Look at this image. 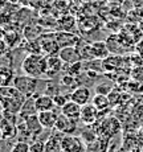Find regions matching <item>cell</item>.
I'll use <instances>...</instances> for the list:
<instances>
[{
    "instance_id": "cell-6",
    "label": "cell",
    "mask_w": 143,
    "mask_h": 152,
    "mask_svg": "<svg viewBox=\"0 0 143 152\" xmlns=\"http://www.w3.org/2000/svg\"><path fill=\"white\" fill-rule=\"evenodd\" d=\"M54 33H56V40L58 42L60 49L68 48V46H77L81 42L80 37L69 31H60V32H54Z\"/></svg>"
},
{
    "instance_id": "cell-28",
    "label": "cell",
    "mask_w": 143,
    "mask_h": 152,
    "mask_svg": "<svg viewBox=\"0 0 143 152\" xmlns=\"http://www.w3.org/2000/svg\"><path fill=\"white\" fill-rule=\"evenodd\" d=\"M31 152H45V143L34 142L31 145Z\"/></svg>"
},
{
    "instance_id": "cell-23",
    "label": "cell",
    "mask_w": 143,
    "mask_h": 152,
    "mask_svg": "<svg viewBox=\"0 0 143 152\" xmlns=\"http://www.w3.org/2000/svg\"><path fill=\"white\" fill-rule=\"evenodd\" d=\"M0 95L1 97H21V95H24L20 90H17L16 87L13 86H1V89H0Z\"/></svg>"
},
{
    "instance_id": "cell-27",
    "label": "cell",
    "mask_w": 143,
    "mask_h": 152,
    "mask_svg": "<svg viewBox=\"0 0 143 152\" xmlns=\"http://www.w3.org/2000/svg\"><path fill=\"white\" fill-rule=\"evenodd\" d=\"M53 99H54V103H56V106L57 107H64L66 103H68L69 101H70V97H65L64 94H56V95H53Z\"/></svg>"
},
{
    "instance_id": "cell-1",
    "label": "cell",
    "mask_w": 143,
    "mask_h": 152,
    "mask_svg": "<svg viewBox=\"0 0 143 152\" xmlns=\"http://www.w3.org/2000/svg\"><path fill=\"white\" fill-rule=\"evenodd\" d=\"M21 70L24 74L34 78H41L46 75V56L29 53L21 62Z\"/></svg>"
},
{
    "instance_id": "cell-24",
    "label": "cell",
    "mask_w": 143,
    "mask_h": 152,
    "mask_svg": "<svg viewBox=\"0 0 143 152\" xmlns=\"http://www.w3.org/2000/svg\"><path fill=\"white\" fill-rule=\"evenodd\" d=\"M1 86H10V82H13V73L11 68L3 66L1 68Z\"/></svg>"
},
{
    "instance_id": "cell-19",
    "label": "cell",
    "mask_w": 143,
    "mask_h": 152,
    "mask_svg": "<svg viewBox=\"0 0 143 152\" xmlns=\"http://www.w3.org/2000/svg\"><path fill=\"white\" fill-rule=\"evenodd\" d=\"M24 126H25V128H27L28 132L31 134V136L40 135V134L43 132V130H44V127L41 126V123H40L39 116L37 115H33V116H31V118L25 119Z\"/></svg>"
},
{
    "instance_id": "cell-21",
    "label": "cell",
    "mask_w": 143,
    "mask_h": 152,
    "mask_svg": "<svg viewBox=\"0 0 143 152\" xmlns=\"http://www.w3.org/2000/svg\"><path fill=\"white\" fill-rule=\"evenodd\" d=\"M92 103L94 104L95 107H97L100 111H105L107 109V107L110 106V101H109V97L107 95H105V94H95L94 97L92 98Z\"/></svg>"
},
{
    "instance_id": "cell-18",
    "label": "cell",
    "mask_w": 143,
    "mask_h": 152,
    "mask_svg": "<svg viewBox=\"0 0 143 152\" xmlns=\"http://www.w3.org/2000/svg\"><path fill=\"white\" fill-rule=\"evenodd\" d=\"M36 107L37 111H49V110H54L56 103H54L53 97H51L49 94H41L36 97Z\"/></svg>"
},
{
    "instance_id": "cell-4",
    "label": "cell",
    "mask_w": 143,
    "mask_h": 152,
    "mask_svg": "<svg viewBox=\"0 0 143 152\" xmlns=\"http://www.w3.org/2000/svg\"><path fill=\"white\" fill-rule=\"evenodd\" d=\"M62 152H87L82 138L74 135H64L61 140Z\"/></svg>"
},
{
    "instance_id": "cell-13",
    "label": "cell",
    "mask_w": 143,
    "mask_h": 152,
    "mask_svg": "<svg viewBox=\"0 0 143 152\" xmlns=\"http://www.w3.org/2000/svg\"><path fill=\"white\" fill-rule=\"evenodd\" d=\"M119 127H121L119 122L115 118L105 119L102 122V124L98 127V134H100L102 138H111L117 131L119 130Z\"/></svg>"
},
{
    "instance_id": "cell-10",
    "label": "cell",
    "mask_w": 143,
    "mask_h": 152,
    "mask_svg": "<svg viewBox=\"0 0 143 152\" xmlns=\"http://www.w3.org/2000/svg\"><path fill=\"white\" fill-rule=\"evenodd\" d=\"M69 97H70V101L78 103L80 106H85L92 99V90L85 86H78L77 89H74L70 93Z\"/></svg>"
},
{
    "instance_id": "cell-14",
    "label": "cell",
    "mask_w": 143,
    "mask_h": 152,
    "mask_svg": "<svg viewBox=\"0 0 143 152\" xmlns=\"http://www.w3.org/2000/svg\"><path fill=\"white\" fill-rule=\"evenodd\" d=\"M90 58L92 60H105V58L109 57V48H107V44L103 41H95L90 44Z\"/></svg>"
},
{
    "instance_id": "cell-2",
    "label": "cell",
    "mask_w": 143,
    "mask_h": 152,
    "mask_svg": "<svg viewBox=\"0 0 143 152\" xmlns=\"http://www.w3.org/2000/svg\"><path fill=\"white\" fill-rule=\"evenodd\" d=\"M39 82L40 78H34L31 77V75L23 74V75H15L12 83L17 90H20L28 98V97H33V94L37 90V86H39Z\"/></svg>"
},
{
    "instance_id": "cell-9",
    "label": "cell",
    "mask_w": 143,
    "mask_h": 152,
    "mask_svg": "<svg viewBox=\"0 0 143 152\" xmlns=\"http://www.w3.org/2000/svg\"><path fill=\"white\" fill-rule=\"evenodd\" d=\"M100 110L94 106L93 103H87L85 106H82L81 109V118L80 121L86 126H92L98 121V116H100Z\"/></svg>"
},
{
    "instance_id": "cell-5",
    "label": "cell",
    "mask_w": 143,
    "mask_h": 152,
    "mask_svg": "<svg viewBox=\"0 0 143 152\" xmlns=\"http://www.w3.org/2000/svg\"><path fill=\"white\" fill-rule=\"evenodd\" d=\"M25 99H27L25 95H21V97H1L3 111H4V113H12V114H17V115H19Z\"/></svg>"
},
{
    "instance_id": "cell-3",
    "label": "cell",
    "mask_w": 143,
    "mask_h": 152,
    "mask_svg": "<svg viewBox=\"0 0 143 152\" xmlns=\"http://www.w3.org/2000/svg\"><path fill=\"white\" fill-rule=\"evenodd\" d=\"M40 45H41V50L43 54L45 56H54L58 54L60 52V46L56 40V33L54 32H48V33H44L39 37Z\"/></svg>"
},
{
    "instance_id": "cell-15",
    "label": "cell",
    "mask_w": 143,
    "mask_h": 152,
    "mask_svg": "<svg viewBox=\"0 0 143 152\" xmlns=\"http://www.w3.org/2000/svg\"><path fill=\"white\" fill-rule=\"evenodd\" d=\"M58 115H60V114H57L56 110L41 111V113L37 114L40 123H41V126H43L44 128H46V130H51V128H54V127H56Z\"/></svg>"
},
{
    "instance_id": "cell-11",
    "label": "cell",
    "mask_w": 143,
    "mask_h": 152,
    "mask_svg": "<svg viewBox=\"0 0 143 152\" xmlns=\"http://www.w3.org/2000/svg\"><path fill=\"white\" fill-rule=\"evenodd\" d=\"M0 132H1L3 140H11L19 134V128H17L15 122L10 121L5 116H3L1 122H0Z\"/></svg>"
},
{
    "instance_id": "cell-22",
    "label": "cell",
    "mask_w": 143,
    "mask_h": 152,
    "mask_svg": "<svg viewBox=\"0 0 143 152\" xmlns=\"http://www.w3.org/2000/svg\"><path fill=\"white\" fill-rule=\"evenodd\" d=\"M107 138H100L95 139L87 148V152H106L107 151Z\"/></svg>"
},
{
    "instance_id": "cell-7",
    "label": "cell",
    "mask_w": 143,
    "mask_h": 152,
    "mask_svg": "<svg viewBox=\"0 0 143 152\" xmlns=\"http://www.w3.org/2000/svg\"><path fill=\"white\" fill-rule=\"evenodd\" d=\"M64 66H65V62L61 60L58 54L46 56V77L52 78L57 75L58 73L64 70Z\"/></svg>"
},
{
    "instance_id": "cell-8",
    "label": "cell",
    "mask_w": 143,
    "mask_h": 152,
    "mask_svg": "<svg viewBox=\"0 0 143 152\" xmlns=\"http://www.w3.org/2000/svg\"><path fill=\"white\" fill-rule=\"evenodd\" d=\"M76 123H77L76 121L68 118V116L64 115V114H60L54 128H56V131H58L60 134H64V135H73L76 128H77Z\"/></svg>"
},
{
    "instance_id": "cell-12",
    "label": "cell",
    "mask_w": 143,
    "mask_h": 152,
    "mask_svg": "<svg viewBox=\"0 0 143 152\" xmlns=\"http://www.w3.org/2000/svg\"><path fill=\"white\" fill-rule=\"evenodd\" d=\"M58 56H60L61 60L65 64H68V65L76 64V62H78V61H82V57H81V53L77 46H68V48L60 49Z\"/></svg>"
},
{
    "instance_id": "cell-20",
    "label": "cell",
    "mask_w": 143,
    "mask_h": 152,
    "mask_svg": "<svg viewBox=\"0 0 143 152\" xmlns=\"http://www.w3.org/2000/svg\"><path fill=\"white\" fill-rule=\"evenodd\" d=\"M62 136H60V135L51 136L48 139V142L45 143V152H62V147H61Z\"/></svg>"
},
{
    "instance_id": "cell-17",
    "label": "cell",
    "mask_w": 143,
    "mask_h": 152,
    "mask_svg": "<svg viewBox=\"0 0 143 152\" xmlns=\"http://www.w3.org/2000/svg\"><path fill=\"white\" fill-rule=\"evenodd\" d=\"M81 109H82V106H80L78 103H76V102H73V101H69L65 106L61 107V114H64V115H66L68 118L77 122V121H80V118H81Z\"/></svg>"
},
{
    "instance_id": "cell-16",
    "label": "cell",
    "mask_w": 143,
    "mask_h": 152,
    "mask_svg": "<svg viewBox=\"0 0 143 152\" xmlns=\"http://www.w3.org/2000/svg\"><path fill=\"white\" fill-rule=\"evenodd\" d=\"M37 114H39V111H37V107H36V97H28L25 99L21 110H20L19 116L23 121H25V119L31 118L33 115H37Z\"/></svg>"
},
{
    "instance_id": "cell-26",
    "label": "cell",
    "mask_w": 143,
    "mask_h": 152,
    "mask_svg": "<svg viewBox=\"0 0 143 152\" xmlns=\"http://www.w3.org/2000/svg\"><path fill=\"white\" fill-rule=\"evenodd\" d=\"M76 78H77V77H74V75L66 73V74H64L62 77H61L60 85H61V86H64V87H72L73 85L76 83Z\"/></svg>"
},
{
    "instance_id": "cell-25",
    "label": "cell",
    "mask_w": 143,
    "mask_h": 152,
    "mask_svg": "<svg viewBox=\"0 0 143 152\" xmlns=\"http://www.w3.org/2000/svg\"><path fill=\"white\" fill-rule=\"evenodd\" d=\"M11 152H31V144L24 140H19L12 145Z\"/></svg>"
}]
</instances>
